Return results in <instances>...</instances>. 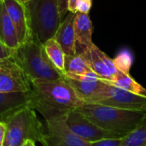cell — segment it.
Returning a JSON list of instances; mask_svg holds the SVG:
<instances>
[{"label": "cell", "mask_w": 146, "mask_h": 146, "mask_svg": "<svg viewBox=\"0 0 146 146\" xmlns=\"http://www.w3.org/2000/svg\"><path fill=\"white\" fill-rule=\"evenodd\" d=\"M1 1H2V0H0V2H1Z\"/></svg>", "instance_id": "cell-29"}, {"label": "cell", "mask_w": 146, "mask_h": 146, "mask_svg": "<svg viewBox=\"0 0 146 146\" xmlns=\"http://www.w3.org/2000/svg\"><path fill=\"white\" fill-rule=\"evenodd\" d=\"M121 139H104L101 140H98L95 142L89 143V146H119Z\"/></svg>", "instance_id": "cell-21"}, {"label": "cell", "mask_w": 146, "mask_h": 146, "mask_svg": "<svg viewBox=\"0 0 146 146\" xmlns=\"http://www.w3.org/2000/svg\"><path fill=\"white\" fill-rule=\"evenodd\" d=\"M22 146H35V143L33 141L29 140V141H27Z\"/></svg>", "instance_id": "cell-27"}, {"label": "cell", "mask_w": 146, "mask_h": 146, "mask_svg": "<svg viewBox=\"0 0 146 146\" xmlns=\"http://www.w3.org/2000/svg\"><path fill=\"white\" fill-rule=\"evenodd\" d=\"M99 104L112 106L122 110L146 113V98L125 91L110 84L105 98Z\"/></svg>", "instance_id": "cell-10"}, {"label": "cell", "mask_w": 146, "mask_h": 146, "mask_svg": "<svg viewBox=\"0 0 146 146\" xmlns=\"http://www.w3.org/2000/svg\"><path fill=\"white\" fill-rule=\"evenodd\" d=\"M16 1H18L19 3H23V4H27L28 3H30L32 0H16Z\"/></svg>", "instance_id": "cell-28"}, {"label": "cell", "mask_w": 146, "mask_h": 146, "mask_svg": "<svg viewBox=\"0 0 146 146\" xmlns=\"http://www.w3.org/2000/svg\"><path fill=\"white\" fill-rule=\"evenodd\" d=\"M107 82L125 91L146 98V89L130 75L129 72H125L118 69V72L113 78V80Z\"/></svg>", "instance_id": "cell-17"}, {"label": "cell", "mask_w": 146, "mask_h": 146, "mask_svg": "<svg viewBox=\"0 0 146 146\" xmlns=\"http://www.w3.org/2000/svg\"><path fill=\"white\" fill-rule=\"evenodd\" d=\"M32 81L11 56L0 60V92H28Z\"/></svg>", "instance_id": "cell-7"}, {"label": "cell", "mask_w": 146, "mask_h": 146, "mask_svg": "<svg viewBox=\"0 0 146 146\" xmlns=\"http://www.w3.org/2000/svg\"><path fill=\"white\" fill-rule=\"evenodd\" d=\"M26 6L30 13L33 35L41 43L53 38L62 22L58 0H32Z\"/></svg>", "instance_id": "cell-5"}, {"label": "cell", "mask_w": 146, "mask_h": 146, "mask_svg": "<svg viewBox=\"0 0 146 146\" xmlns=\"http://www.w3.org/2000/svg\"><path fill=\"white\" fill-rule=\"evenodd\" d=\"M77 110L102 129L121 138L137 128L146 116L145 112L122 110L99 104L84 103Z\"/></svg>", "instance_id": "cell-2"}, {"label": "cell", "mask_w": 146, "mask_h": 146, "mask_svg": "<svg viewBox=\"0 0 146 146\" xmlns=\"http://www.w3.org/2000/svg\"><path fill=\"white\" fill-rule=\"evenodd\" d=\"M68 127L83 140L92 143L104 139H121V137L102 129L78 110L69 113L65 118Z\"/></svg>", "instance_id": "cell-8"}, {"label": "cell", "mask_w": 146, "mask_h": 146, "mask_svg": "<svg viewBox=\"0 0 146 146\" xmlns=\"http://www.w3.org/2000/svg\"><path fill=\"white\" fill-rule=\"evenodd\" d=\"M94 73L87 59L80 54L66 56L64 63V74L84 75Z\"/></svg>", "instance_id": "cell-18"}, {"label": "cell", "mask_w": 146, "mask_h": 146, "mask_svg": "<svg viewBox=\"0 0 146 146\" xmlns=\"http://www.w3.org/2000/svg\"><path fill=\"white\" fill-rule=\"evenodd\" d=\"M58 10L61 21H62L67 15L68 10V0H58Z\"/></svg>", "instance_id": "cell-24"}, {"label": "cell", "mask_w": 146, "mask_h": 146, "mask_svg": "<svg viewBox=\"0 0 146 146\" xmlns=\"http://www.w3.org/2000/svg\"><path fill=\"white\" fill-rule=\"evenodd\" d=\"M119 146H146V116L137 128L122 138Z\"/></svg>", "instance_id": "cell-20"}, {"label": "cell", "mask_w": 146, "mask_h": 146, "mask_svg": "<svg viewBox=\"0 0 146 146\" xmlns=\"http://www.w3.org/2000/svg\"><path fill=\"white\" fill-rule=\"evenodd\" d=\"M5 136V124L0 122V146H3Z\"/></svg>", "instance_id": "cell-26"}, {"label": "cell", "mask_w": 146, "mask_h": 146, "mask_svg": "<svg viewBox=\"0 0 146 146\" xmlns=\"http://www.w3.org/2000/svg\"><path fill=\"white\" fill-rule=\"evenodd\" d=\"M74 33H75V54L86 53L92 42V22L89 14L76 12L74 20Z\"/></svg>", "instance_id": "cell-14"}, {"label": "cell", "mask_w": 146, "mask_h": 146, "mask_svg": "<svg viewBox=\"0 0 146 146\" xmlns=\"http://www.w3.org/2000/svg\"><path fill=\"white\" fill-rule=\"evenodd\" d=\"M43 45L50 62L61 73L64 74V63L66 55L60 44L54 38H51L43 43Z\"/></svg>", "instance_id": "cell-19"}, {"label": "cell", "mask_w": 146, "mask_h": 146, "mask_svg": "<svg viewBox=\"0 0 146 146\" xmlns=\"http://www.w3.org/2000/svg\"><path fill=\"white\" fill-rule=\"evenodd\" d=\"M92 0H80L76 7V12L89 14L92 8Z\"/></svg>", "instance_id": "cell-22"}, {"label": "cell", "mask_w": 146, "mask_h": 146, "mask_svg": "<svg viewBox=\"0 0 146 146\" xmlns=\"http://www.w3.org/2000/svg\"><path fill=\"white\" fill-rule=\"evenodd\" d=\"M63 79L73 87L84 103L98 104L106 95L110 83L101 79L95 73L77 75L64 74Z\"/></svg>", "instance_id": "cell-6"}, {"label": "cell", "mask_w": 146, "mask_h": 146, "mask_svg": "<svg viewBox=\"0 0 146 146\" xmlns=\"http://www.w3.org/2000/svg\"><path fill=\"white\" fill-rule=\"evenodd\" d=\"M82 55L89 62L93 72L101 79L110 81L117 74L118 69L114 60L102 51L96 44H93L91 48Z\"/></svg>", "instance_id": "cell-12"}, {"label": "cell", "mask_w": 146, "mask_h": 146, "mask_svg": "<svg viewBox=\"0 0 146 146\" xmlns=\"http://www.w3.org/2000/svg\"><path fill=\"white\" fill-rule=\"evenodd\" d=\"M3 146H22L27 141L41 142L45 126L37 116L35 110L27 106L19 110L5 122Z\"/></svg>", "instance_id": "cell-4"}, {"label": "cell", "mask_w": 146, "mask_h": 146, "mask_svg": "<svg viewBox=\"0 0 146 146\" xmlns=\"http://www.w3.org/2000/svg\"><path fill=\"white\" fill-rule=\"evenodd\" d=\"M12 57L31 80H57L63 78V74L49 59L43 43L34 35L31 40L21 44Z\"/></svg>", "instance_id": "cell-3"}, {"label": "cell", "mask_w": 146, "mask_h": 146, "mask_svg": "<svg viewBox=\"0 0 146 146\" xmlns=\"http://www.w3.org/2000/svg\"><path fill=\"white\" fill-rule=\"evenodd\" d=\"M14 24L20 44L33 38L31 16L28 9L16 0H3Z\"/></svg>", "instance_id": "cell-11"}, {"label": "cell", "mask_w": 146, "mask_h": 146, "mask_svg": "<svg viewBox=\"0 0 146 146\" xmlns=\"http://www.w3.org/2000/svg\"><path fill=\"white\" fill-rule=\"evenodd\" d=\"M14 50L9 48L0 41V60L11 57L14 54Z\"/></svg>", "instance_id": "cell-23"}, {"label": "cell", "mask_w": 146, "mask_h": 146, "mask_svg": "<svg viewBox=\"0 0 146 146\" xmlns=\"http://www.w3.org/2000/svg\"><path fill=\"white\" fill-rule=\"evenodd\" d=\"M43 146H89V143L75 135L68 127L65 118L45 121Z\"/></svg>", "instance_id": "cell-9"}, {"label": "cell", "mask_w": 146, "mask_h": 146, "mask_svg": "<svg viewBox=\"0 0 146 146\" xmlns=\"http://www.w3.org/2000/svg\"><path fill=\"white\" fill-rule=\"evenodd\" d=\"M75 14L72 12L67 14L53 37L60 44L66 56H74L76 53L74 33Z\"/></svg>", "instance_id": "cell-15"}, {"label": "cell", "mask_w": 146, "mask_h": 146, "mask_svg": "<svg viewBox=\"0 0 146 146\" xmlns=\"http://www.w3.org/2000/svg\"><path fill=\"white\" fill-rule=\"evenodd\" d=\"M27 106H31L30 92H0V122L4 123L19 110Z\"/></svg>", "instance_id": "cell-13"}, {"label": "cell", "mask_w": 146, "mask_h": 146, "mask_svg": "<svg viewBox=\"0 0 146 146\" xmlns=\"http://www.w3.org/2000/svg\"><path fill=\"white\" fill-rule=\"evenodd\" d=\"M0 41L14 50L20 45L15 28L3 0L0 2Z\"/></svg>", "instance_id": "cell-16"}, {"label": "cell", "mask_w": 146, "mask_h": 146, "mask_svg": "<svg viewBox=\"0 0 146 146\" xmlns=\"http://www.w3.org/2000/svg\"><path fill=\"white\" fill-rule=\"evenodd\" d=\"M31 81V107L38 111L45 121L66 118L84 104L63 78L57 80Z\"/></svg>", "instance_id": "cell-1"}, {"label": "cell", "mask_w": 146, "mask_h": 146, "mask_svg": "<svg viewBox=\"0 0 146 146\" xmlns=\"http://www.w3.org/2000/svg\"><path fill=\"white\" fill-rule=\"evenodd\" d=\"M80 0H68V12L76 13V7Z\"/></svg>", "instance_id": "cell-25"}]
</instances>
